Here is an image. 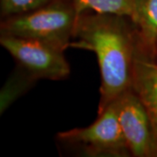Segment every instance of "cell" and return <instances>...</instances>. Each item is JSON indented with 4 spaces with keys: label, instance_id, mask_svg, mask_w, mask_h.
Returning a JSON list of instances; mask_svg holds the SVG:
<instances>
[{
    "label": "cell",
    "instance_id": "cell-1",
    "mask_svg": "<svg viewBox=\"0 0 157 157\" xmlns=\"http://www.w3.org/2000/svg\"><path fill=\"white\" fill-rule=\"evenodd\" d=\"M127 17L85 12L78 16L70 46L95 53L101 72L99 113L132 88L139 37Z\"/></svg>",
    "mask_w": 157,
    "mask_h": 157
},
{
    "label": "cell",
    "instance_id": "cell-2",
    "mask_svg": "<svg viewBox=\"0 0 157 157\" xmlns=\"http://www.w3.org/2000/svg\"><path fill=\"white\" fill-rule=\"evenodd\" d=\"M77 18L70 0H53L35 11L6 17L1 23V35L39 40L66 50Z\"/></svg>",
    "mask_w": 157,
    "mask_h": 157
},
{
    "label": "cell",
    "instance_id": "cell-3",
    "mask_svg": "<svg viewBox=\"0 0 157 157\" xmlns=\"http://www.w3.org/2000/svg\"><path fill=\"white\" fill-rule=\"evenodd\" d=\"M61 141L82 147L87 154L99 156L130 155L118 119L116 101L107 106L90 126L58 134Z\"/></svg>",
    "mask_w": 157,
    "mask_h": 157
},
{
    "label": "cell",
    "instance_id": "cell-4",
    "mask_svg": "<svg viewBox=\"0 0 157 157\" xmlns=\"http://www.w3.org/2000/svg\"><path fill=\"white\" fill-rule=\"evenodd\" d=\"M0 44L33 77L59 80L70 73L65 50L58 46L8 35H1Z\"/></svg>",
    "mask_w": 157,
    "mask_h": 157
},
{
    "label": "cell",
    "instance_id": "cell-5",
    "mask_svg": "<svg viewBox=\"0 0 157 157\" xmlns=\"http://www.w3.org/2000/svg\"><path fill=\"white\" fill-rule=\"evenodd\" d=\"M118 119L131 155H157L151 124L146 109L133 88L116 100Z\"/></svg>",
    "mask_w": 157,
    "mask_h": 157
},
{
    "label": "cell",
    "instance_id": "cell-6",
    "mask_svg": "<svg viewBox=\"0 0 157 157\" xmlns=\"http://www.w3.org/2000/svg\"><path fill=\"white\" fill-rule=\"evenodd\" d=\"M139 41L134 67L132 88L148 115L157 153V63Z\"/></svg>",
    "mask_w": 157,
    "mask_h": 157
},
{
    "label": "cell",
    "instance_id": "cell-7",
    "mask_svg": "<svg viewBox=\"0 0 157 157\" xmlns=\"http://www.w3.org/2000/svg\"><path fill=\"white\" fill-rule=\"evenodd\" d=\"M132 23L141 45L151 53L156 48L157 0H139Z\"/></svg>",
    "mask_w": 157,
    "mask_h": 157
},
{
    "label": "cell",
    "instance_id": "cell-8",
    "mask_svg": "<svg viewBox=\"0 0 157 157\" xmlns=\"http://www.w3.org/2000/svg\"><path fill=\"white\" fill-rule=\"evenodd\" d=\"M77 17L85 12L111 14L133 21L139 0H70Z\"/></svg>",
    "mask_w": 157,
    "mask_h": 157
},
{
    "label": "cell",
    "instance_id": "cell-9",
    "mask_svg": "<svg viewBox=\"0 0 157 157\" xmlns=\"http://www.w3.org/2000/svg\"><path fill=\"white\" fill-rule=\"evenodd\" d=\"M53 0H0L1 14L6 17L25 14L48 5Z\"/></svg>",
    "mask_w": 157,
    "mask_h": 157
},
{
    "label": "cell",
    "instance_id": "cell-10",
    "mask_svg": "<svg viewBox=\"0 0 157 157\" xmlns=\"http://www.w3.org/2000/svg\"><path fill=\"white\" fill-rule=\"evenodd\" d=\"M156 48H157V39H156Z\"/></svg>",
    "mask_w": 157,
    "mask_h": 157
}]
</instances>
